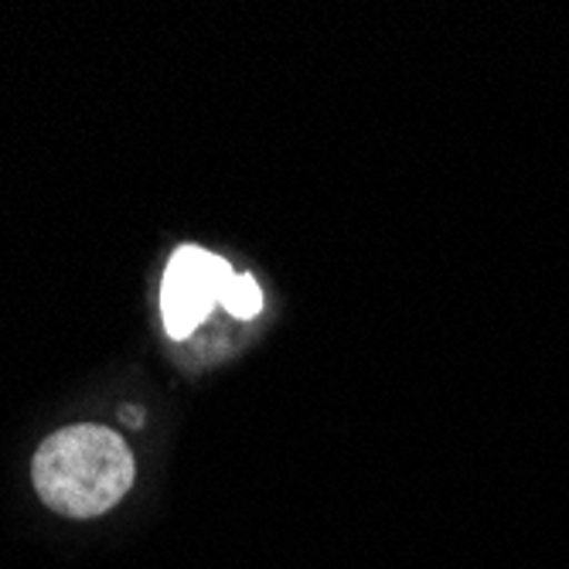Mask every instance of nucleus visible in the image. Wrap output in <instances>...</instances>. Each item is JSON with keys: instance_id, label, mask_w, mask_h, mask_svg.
<instances>
[{"instance_id": "nucleus-2", "label": "nucleus", "mask_w": 569, "mask_h": 569, "mask_svg": "<svg viewBox=\"0 0 569 569\" xmlns=\"http://www.w3.org/2000/svg\"><path fill=\"white\" fill-rule=\"evenodd\" d=\"M236 273L226 260L204 252L198 246H181L164 273L161 287V315L171 338H188L216 303H222V293Z\"/></svg>"}, {"instance_id": "nucleus-1", "label": "nucleus", "mask_w": 569, "mask_h": 569, "mask_svg": "<svg viewBox=\"0 0 569 569\" xmlns=\"http://www.w3.org/2000/svg\"><path fill=\"white\" fill-rule=\"evenodd\" d=\"M38 498L69 519H96L133 488L137 463L120 433L79 423L51 433L31 463Z\"/></svg>"}, {"instance_id": "nucleus-4", "label": "nucleus", "mask_w": 569, "mask_h": 569, "mask_svg": "<svg viewBox=\"0 0 569 569\" xmlns=\"http://www.w3.org/2000/svg\"><path fill=\"white\" fill-rule=\"evenodd\" d=\"M123 423L127 427H140V409H123Z\"/></svg>"}, {"instance_id": "nucleus-3", "label": "nucleus", "mask_w": 569, "mask_h": 569, "mask_svg": "<svg viewBox=\"0 0 569 569\" xmlns=\"http://www.w3.org/2000/svg\"><path fill=\"white\" fill-rule=\"evenodd\" d=\"M222 307L239 321H252L263 310V293H260V287H256V280L249 273H242V277L229 280V287L222 293Z\"/></svg>"}]
</instances>
